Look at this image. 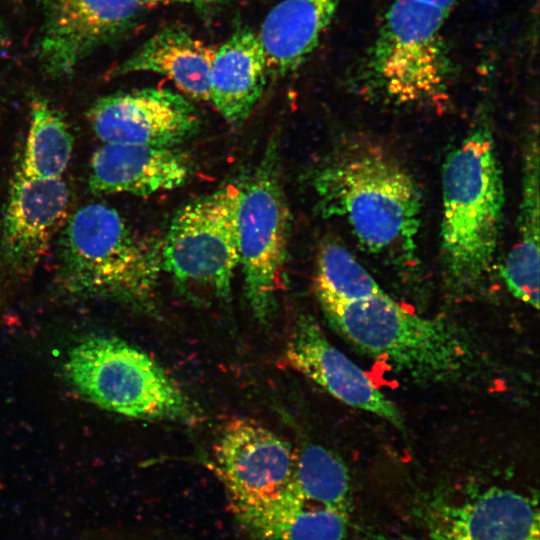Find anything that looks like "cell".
Instances as JSON below:
<instances>
[{"label":"cell","instance_id":"15","mask_svg":"<svg viewBox=\"0 0 540 540\" xmlns=\"http://www.w3.org/2000/svg\"><path fill=\"white\" fill-rule=\"evenodd\" d=\"M190 171L174 147L103 143L91 158L89 186L97 194L147 196L181 186Z\"/></svg>","mask_w":540,"mask_h":540},{"label":"cell","instance_id":"24","mask_svg":"<svg viewBox=\"0 0 540 540\" xmlns=\"http://www.w3.org/2000/svg\"><path fill=\"white\" fill-rule=\"evenodd\" d=\"M426 4L435 6L448 14H450L451 10L454 8L455 4L458 0H420Z\"/></svg>","mask_w":540,"mask_h":540},{"label":"cell","instance_id":"22","mask_svg":"<svg viewBox=\"0 0 540 540\" xmlns=\"http://www.w3.org/2000/svg\"><path fill=\"white\" fill-rule=\"evenodd\" d=\"M291 480L306 496L350 510L351 482L345 463L331 450L308 444L295 456Z\"/></svg>","mask_w":540,"mask_h":540},{"label":"cell","instance_id":"14","mask_svg":"<svg viewBox=\"0 0 540 540\" xmlns=\"http://www.w3.org/2000/svg\"><path fill=\"white\" fill-rule=\"evenodd\" d=\"M436 540H539L537 501L514 490L490 488L429 512Z\"/></svg>","mask_w":540,"mask_h":540},{"label":"cell","instance_id":"26","mask_svg":"<svg viewBox=\"0 0 540 540\" xmlns=\"http://www.w3.org/2000/svg\"><path fill=\"white\" fill-rule=\"evenodd\" d=\"M372 540H411L404 537H396V536H377Z\"/></svg>","mask_w":540,"mask_h":540},{"label":"cell","instance_id":"16","mask_svg":"<svg viewBox=\"0 0 540 540\" xmlns=\"http://www.w3.org/2000/svg\"><path fill=\"white\" fill-rule=\"evenodd\" d=\"M234 511L259 540H344L350 512L305 496L291 479L275 495Z\"/></svg>","mask_w":540,"mask_h":540},{"label":"cell","instance_id":"6","mask_svg":"<svg viewBox=\"0 0 540 540\" xmlns=\"http://www.w3.org/2000/svg\"><path fill=\"white\" fill-rule=\"evenodd\" d=\"M239 187L228 184L174 215L161 244L162 271L194 298L227 300L239 264Z\"/></svg>","mask_w":540,"mask_h":540},{"label":"cell","instance_id":"17","mask_svg":"<svg viewBox=\"0 0 540 540\" xmlns=\"http://www.w3.org/2000/svg\"><path fill=\"white\" fill-rule=\"evenodd\" d=\"M269 75L257 32L242 28L215 49L210 71V101L231 124L242 123L258 103Z\"/></svg>","mask_w":540,"mask_h":540},{"label":"cell","instance_id":"28","mask_svg":"<svg viewBox=\"0 0 540 540\" xmlns=\"http://www.w3.org/2000/svg\"><path fill=\"white\" fill-rule=\"evenodd\" d=\"M5 42H6V39H5V35L3 33V30L0 26V51L3 50V48L5 47Z\"/></svg>","mask_w":540,"mask_h":540},{"label":"cell","instance_id":"25","mask_svg":"<svg viewBox=\"0 0 540 540\" xmlns=\"http://www.w3.org/2000/svg\"><path fill=\"white\" fill-rule=\"evenodd\" d=\"M141 7H154L171 3H190L195 4V0H138Z\"/></svg>","mask_w":540,"mask_h":540},{"label":"cell","instance_id":"13","mask_svg":"<svg viewBox=\"0 0 540 540\" xmlns=\"http://www.w3.org/2000/svg\"><path fill=\"white\" fill-rule=\"evenodd\" d=\"M69 190L61 178L40 179L16 174L2 221L1 249L14 272L32 271L64 224Z\"/></svg>","mask_w":540,"mask_h":540},{"label":"cell","instance_id":"2","mask_svg":"<svg viewBox=\"0 0 540 540\" xmlns=\"http://www.w3.org/2000/svg\"><path fill=\"white\" fill-rule=\"evenodd\" d=\"M504 187L493 137L473 130L442 170L441 255L445 281L458 295L478 290L498 246Z\"/></svg>","mask_w":540,"mask_h":540},{"label":"cell","instance_id":"5","mask_svg":"<svg viewBox=\"0 0 540 540\" xmlns=\"http://www.w3.org/2000/svg\"><path fill=\"white\" fill-rule=\"evenodd\" d=\"M76 392L116 414L145 420L195 422L198 409L148 354L116 337L84 338L63 363Z\"/></svg>","mask_w":540,"mask_h":540},{"label":"cell","instance_id":"7","mask_svg":"<svg viewBox=\"0 0 540 540\" xmlns=\"http://www.w3.org/2000/svg\"><path fill=\"white\" fill-rule=\"evenodd\" d=\"M448 16L420 0H394L367 56L368 80L400 102L437 96L451 70L442 35Z\"/></svg>","mask_w":540,"mask_h":540},{"label":"cell","instance_id":"3","mask_svg":"<svg viewBox=\"0 0 540 540\" xmlns=\"http://www.w3.org/2000/svg\"><path fill=\"white\" fill-rule=\"evenodd\" d=\"M327 318L350 343L420 383H448L476 363L468 334L441 318L403 308L386 293L358 301L317 296Z\"/></svg>","mask_w":540,"mask_h":540},{"label":"cell","instance_id":"9","mask_svg":"<svg viewBox=\"0 0 540 540\" xmlns=\"http://www.w3.org/2000/svg\"><path fill=\"white\" fill-rule=\"evenodd\" d=\"M43 24L37 60L50 77L74 72L96 49L127 32L139 9L138 0H40Z\"/></svg>","mask_w":540,"mask_h":540},{"label":"cell","instance_id":"8","mask_svg":"<svg viewBox=\"0 0 540 540\" xmlns=\"http://www.w3.org/2000/svg\"><path fill=\"white\" fill-rule=\"evenodd\" d=\"M239 187L237 233L239 264L254 316L265 323L283 283L290 213L276 167L267 154Z\"/></svg>","mask_w":540,"mask_h":540},{"label":"cell","instance_id":"12","mask_svg":"<svg viewBox=\"0 0 540 540\" xmlns=\"http://www.w3.org/2000/svg\"><path fill=\"white\" fill-rule=\"evenodd\" d=\"M286 364L340 402L376 415L394 426L403 425L396 405L368 374L337 349L309 316L296 320L284 350Z\"/></svg>","mask_w":540,"mask_h":540},{"label":"cell","instance_id":"11","mask_svg":"<svg viewBox=\"0 0 540 540\" xmlns=\"http://www.w3.org/2000/svg\"><path fill=\"white\" fill-rule=\"evenodd\" d=\"M104 144L174 147L192 136L199 116L191 102L165 88H145L98 99L88 111Z\"/></svg>","mask_w":540,"mask_h":540},{"label":"cell","instance_id":"1","mask_svg":"<svg viewBox=\"0 0 540 540\" xmlns=\"http://www.w3.org/2000/svg\"><path fill=\"white\" fill-rule=\"evenodd\" d=\"M313 185L327 215L344 218L370 252L410 260L420 226L421 194L410 173L372 145H356L330 160Z\"/></svg>","mask_w":540,"mask_h":540},{"label":"cell","instance_id":"4","mask_svg":"<svg viewBox=\"0 0 540 540\" xmlns=\"http://www.w3.org/2000/svg\"><path fill=\"white\" fill-rule=\"evenodd\" d=\"M161 271V245L107 205L81 207L61 231L58 274L70 295L147 306Z\"/></svg>","mask_w":540,"mask_h":540},{"label":"cell","instance_id":"10","mask_svg":"<svg viewBox=\"0 0 540 540\" xmlns=\"http://www.w3.org/2000/svg\"><path fill=\"white\" fill-rule=\"evenodd\" d=\"M213 461L237 508L283 489L292 477L295 453L287 441L258 422L235 418L222 428Z\"/></svg>","mask_w":540,"mask_h":540},{"label":"cell","instance_id":"27","mask_svg":"<svg viewBox=\"0 0 540 540\" xmlns=\"http://www.w3.org/2000/svg\"><path fill=\"white\" fill-rule=\"evenodd\" d=\"M220 0H195V4L196 6L198 7H202V6H206V5H209V4H212V3H216Z\"/></svg>","mask_w":540,"mask_h":540},{"label":"cell","instance_id":"20","mask_svg":"<svg viewBox=\"0 0 540 540\" xmlns=\"http://www.w3.org/2000/svg\"><path fill=\"white\" fill-rule=\"evenodd\" d=\"M519 236L504 260L500 274L509 292L535 309L539 307V148L538 139L525 154Z\"/></svg>","mask_w":540,"mask_h":540},{"label":"cell","instance_id":"18","mask_svg":"<svg viewBox=\"0 0 540 540\" xmlns=\"http://www.w3.org/2000/svg\"><path fill=\"white\" fill-rule=\"evenodd\" d=\"M215 49L178 24L164 26L113 71L114 75L153 72L171 80L185 95L210 101Z\"/></svg>","mask_w":540,"mask_h":540},{"label":"cell","instance_id":"23","mask_svg":"<svg viewBox=\"0 0 540 540\" xmlns=\"http://www.w3.org/2000/svg\"><path fill=\"white\" fill-rule=\"evenodd\" d=\"M316 294L338 301H358L385 293L343 246L325 244L318 255Z\"/></svg>","mask_w":540,"mask_h":540},{"label":"cell","instance_id":"21","mask_svg":"<svg viewBox=\"0 0 540 540\" xmlns=\"http://www.w3.org/2000/svg\"><path fill=\"white\" fill-rule=\"evenodd\" d=\"M72 147L71 134L60 113L45 99L34 98L18 173L29 178H61L70 161Z\"/></svg>","mask_w":540,"mask_h":540},{"label":"cell","instance_id":"19","mask_svg":"<svg viewBox=\"0 0 540 540\" xmlns=\"http://www.w3.org/2000/svg\"><path fill=\"white\" fill-rule=\"evenodd\" d=\"M339 0H281L258 32L268 72L285 76L298 69L317 47Z\"/></svg>","mask_w":540,"mask_h":540}]
</instances>
